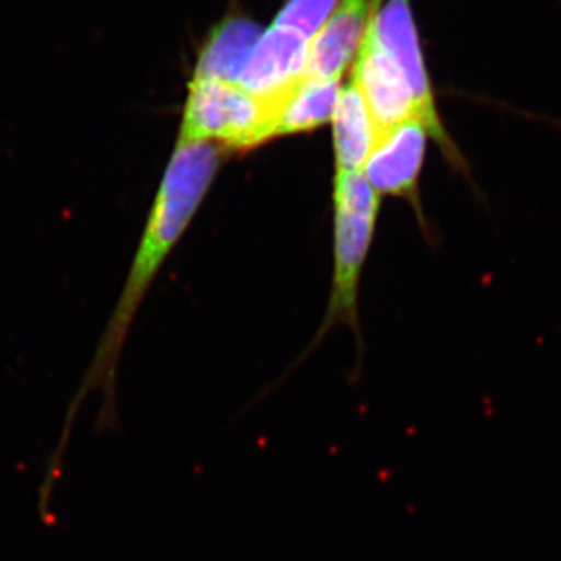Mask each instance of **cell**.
<instances>
[{
  "instance_id": "9c48e42d",
  "label": "cell",
  "mask_w": 561,
  "mask_h": 561,
  "mask_svg": "<svg viewBox=\"0 0 561 561\" xmlns=\"http://www.w3.org/2000/svg\"><path fill=\"white\" fill-rule=\"evenodd\" d=\"M331 121L337 172H360L375 147L378 130L356 84L341 90Z\"/></svg>"
},
{
  "instance_id": "30bf717a",
  "label": "cell",
  "mask_w": 561,
  "mask_h": 561,
  "mask_svg": "<svg viewBox=\"0 0 561 561\" xmlns=\"http://www.w3.org/2000/svg\"><path fill=\"white\" fill-rule=\"evenodd\" d=\"M262 31L256 22L231 18L214 28L198 55L194 77L238 84Z\"/></svg>"
},
{
  "instance_id": "8fae6325",
  "label": "cell",
  "mask_w": 561,
  "mask_h": 561,
  "mask_svg": "<svg viewBox=\"0 0 561 561\" xmlns=\"http://www.w3.org/2000/svg\"><path fill=\"white\" fill-rule=\"evenodd\" d=\"M341 88L339 81L302 77L275 106L273 139L316 130L332 119Z\"/></svg>"
},
{
  "instance_id": "3957f363",
  "label": "cell",
  "mask_w": 561,
  "mask_h": 561,
  "mask_svg": "<svg viewBox=\"0 0 561 561\" xmlns=\"http://www.w3.org/2000/svg\"><path fill=\"white\" fill-rule=\"evenodd\" d=\"M379 194L362 172H337L334 183L335 265L323 331L334 323L357 330V290L375 232Z\"/></svg>"
},
{
  "instance_id": "7a4b0ae2",
  "label": "cell",
  "mask_w": 561,
  "mask_h": 561,
  "mask_svg": "<svg viewBox=\"0 0 561 561\" xmlns=\"http://www.w3.org/2000/svg\"><path fill=\"white\" fill-rule=\"evenodd\" d=\"M275 108L239 84L194 77L187 88L179 142L217 140L228 150H250L273 139Z\"/></svg>"
},
{
  "instance_id": "5b68a950",
  "label": "cell",
  "mask_w": 561,
  "mask_h": 561,
  "mask_svg": "<svg viewBox=\"0 0 561 561\" xmlns=\"http://www.w3.org/2000/svg\"><path fill=\"white\" fill-rule=\"evenodd\" d=\"M430 138V130L419 117L378 133L364 168L373 190L378 194L416 198Z\"/></svg>"
},
{
  "instance_id": "6da1fadb",
  "label": "cell",
  "mask_w": 561,
  "mask_h": 561,
  "mask_svg": "<svg viewBox=\"0 0 561 561\" xmlns=\"http://www.w3.org/2000/svg\"><path fill=\"white\" fill-rule=\"evenodd\" d=\"M220 162L221 151L213 144H176L151 205L127 279L102 332L90 367L84 373L80 389L70 402L65 431L57 451L50 459L54 463H62L73 420L79 415L83 401L94 391H101L103 398L101 412L95 421L98 431L114 430L119 424L116 401L117 370L128 332L151 284L201 208L203 198L219 172Z\"/></svg>"
},
{
  "instance_id": "7c38bea8",
  "label": "cell",
  "mask_w": 561,
  "mask_h": 561,
  "mask_svg": "<svg viewBox=\"0 0 561 561\" xmlns=\"http://www.w3.org/2000/svg\"><path fill=\"white\" fill-rule=\"evenodd\" d=\"M335 5L339 0H287L273 25L289 28L311 41L330 20Z\"/></svg>"
},
{
  "instance_id": "8992f818",
  "label": "cell",
  "mask_w": 561,
  "mask_h": 561,
  "mask_svg": "<svg viewBox=\"0 0 561 561\" xmlns=\"http://www.w3.org/2000/svg\"><path fill=\"white\" fill-rule=\"evenodd\" d=\"M353 73V83L367 103L378 133L419 117L404 73L382 50L368 27L357 50Z\"/></svg>"
},
{
  "instance_id": "277c9868",
  "label": "cell",
  "mask_w": 561,
  "mask_h": 561,
  "mask_svg": "<svg viewBox=\"0 0 561 561\" xmlns=\"http://www.w3.org/2000/svg\"><path fill=\"white\" fill-rule=\"evenodd\" d=\"M368 31L378 41L382 50L400 66L415 99L416 113L431 133V138L440 146L443 154L454 168L463 171L465 161L459 149L446 131L438 116L432 92L430 76L421 55L419 35L413 24L409 0H387L383 7L373 9Z\"/></svg>"
},
{
  "instance_id": "52a82bcc",
  "label": "cell",
  "mask_w": 561,
  "mask_h": 561,
  "mask_svg": "<svg viewBox=\"0 0 561 561\" xmlns=\"http://www.w3.org/2000/svg\"><path fill=\"white\" fill-rule=\"evenodd\" d=\"M309 41L272 25L251 51L238 84L262 101L276 103L305 77Z\"/></svg>"
},
{
  "instance_id": "ba28073f",
  "label": "cell",
  "mask_w": 561,
  "mask_h": 561,
  "mask_svg": "<svg viewBox=\"0 0 561 561\" xmlns=\"http://www.w3.org/2000/svg\"><path fill=\"white\" fill-rule=\"evenodd\" d=\"M375 3L370 0H341L330 20L309 41L308 65L305 77L339 81L350 61L359 50L370 24Z\"/></svg>"
}]
</instances>
